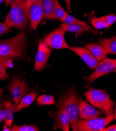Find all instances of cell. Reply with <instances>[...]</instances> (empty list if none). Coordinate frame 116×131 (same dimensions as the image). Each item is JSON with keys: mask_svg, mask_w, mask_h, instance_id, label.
I'll use <instances>...</instances> for the list:
<instances>
[{"mask_svg": "<svg viewBox=\"0 0 116 131\" xmlns=\"http://www.w3.org/2000/svg\"><path fill=\"white\" fill-rule=\"evenodd\" d=\"M101 18L104 20L107 25V28L108 29L111 25H112L116 21V16L113 14H110L108 15L101 17Z\"/></svg>", "mask_w": 116, "mask_h": 131, "instance_id": "d4e9b609", "label": "cell"}, {"mask_svg": "<svg viewBox=\"0 0 116 131\" xmlns=\"http://www.w3.org/2000/svg\"><path fill=\"white\" fill-rule=\"evenodd\" d=\"M102 131H116V124L104 128L102 130Z\"/></svg>", "mask_w": 116, "mask_h": 131, "instance_id": "f546056e", "label": "cell"}, {"mask_svg": "<svg viewBox=\"0 0 116 131\" xmlns=\"http://www.w3.org/2000/svg\"><path fill=\"white\" fill-rule=\"evenodd\" d=\"M38 0H26V6L27 10L29 8V7L35 2H36Z\"/></svg>", "mask_w": 116, "mask_h": 131, "instance_id": "f1b7e54d", "label": "cell"}, {"mask_svg": "<svg viewBox=\"0 0 116 131\" xmlns=\"http://www.w3.org/2000/svg\"><path fill=\"white\" fill-rule=\"evenodd\" d=\"M43 0H38L34 3L28 10V17L30 27L36 30L44 18V10L42 6Z\"/></svg>", "mask_w": 116, "mask_h": 131, "instance_id": "30bf717a", "label": "cell"}, {"mask_svg": "<svg viewBox=\"0 0 116 131\" xmlns=\"http://www.w3.org/2000/svg\"><path fill=\"white\" fill-rule=\"evenodd\" d=\"M114 119V115L112 113L105 117H97L91 120H79L77 123V130L102 131Z\"/></svg>", "mask_w": 116, "mask_h": 131, "instance_id": "5b68a950", "label": "cell"}, {"mask_svg": "<svg viewBox=\"0 0 116 131\" xmlns=\"http://www.w3.org/2000/svg\"><path fill=\"white\" fill-rule=\"evenodd\" d=\"M4 91V89L0 88V97H1V96L2 95V94H3Z\"/></svg>", "mask_w": 116, "mask_h": 131, "instance_id": "836d02e7", "label": "cell"}, {"mask_svg": "<svg viewBox=\"0 0 116 131\" xmlns=\"http://www.w3.org/2000/svg\"><path fill=\"white\" fill-rule=\"evenodd\" d=\"M38 105H52L55 103L53 96L49 95H44L39 97L36 100Z\"/></svg>", "mask_w": 116, "mask_h": 131, "instance_id": "44dd1931", "label": "cell"}, {"mask_svg": "<svg viewBox=\"0 0 116 131\" xmlns=\"http://www.w3.org/2000/svg\"><path fill=\"white\" fill-rule=\"evenodd\" d=\"M12 131H38L39 128L34 125L25 124L23 125H14L12 127Z\"/></svg>", "mask_w": 116, "mask_h": 131, "instance_id": "7402d4cb", "label": "cell"}, {"mask_svg": "<svg viewBox=\"0 0 116 131\" xmlns=\"http://www.w3.org/2000/svg\"><path fill=\"white\" fill-rule=\"evenodd\" d=\"M10 127L7 126V125L5 124L3 127V129H2V130L3 131H12V128H10Z\"/></svg>", "mask_w": 116, "mask_h": 131, "instance_id": "1f68e13d", "label": "cell"}, {"mask_svg": "<svg viewBox=\"0 0 116 131\" xmlns=\"http://www.w3.org/2000/svg\"><path fill=\"white\" fill-rule=\"evenodd\" d=\"M6 115V108L5 104L1 103L0 104V123L4 120Z\"/></svg>", "mask_w": 116, "mask_h": 131, "instance_id": "4316f807", "label": "cell"}, {"mask_svg": "<svg viewBox=\"0 0 116 131\" xmlns=\"http://www.w3.org/2000/svg\"><path fill=\"white\" fill-rule=\"evenodd\" d=\"M114 119L116 120V104H115V109H114Z\"/></svg>", "mask_w": 116, "mask_h": 131, "instance_id": "e575fe53", "label": "cell"}, {"mask_svg": "<svg viewBox=\"0 0 116 131\" xmlns=\"http://www.w3.org/2000/svg\"><path fill=\"white\" fill-rule=\"evenodd\" d=\"M58 109H63L67 113L73 130H77L79 117L80 100L77 96L75 88H72L56 103Z\"/></svg>", "mask_w": 116, "mask_h": 131, "instance_id": "6da1fadb", "label": "cell"}, {"mask_svg": "<svg viewBox=\"0 0 116 131\" xmlns=\"http://www.w3.org/2000/svg\"><path fill=\"white\" fill-rule=\"evenodd\" d=\"M115 68L116 67L111 59L107 58L99 62L95 71L93 73L88 77L84 78L86 84L87 86L90 85L97 78L114 71Z\"/></svg>", "mask_w": 116, "mask_h": 131, "instance_id": "52a82bcc", "label": "cell"}, {"mask_svg": "<svg viewBox=\"0 0 116 131\" xmlns=\"http://www.w3.org/2000/svg\"><path fill=\"white\" fill-rule=\"evenodd\" d=\"M26 40V37L23 32L7 40H0V56L8 57L12 60L24 58L27 46Z\"/></svg>", "mask_w": 116, "mask_h": 131, "instance_id": "7a4b0ae2", "label": "cell"}, {"mask_svg": "<svg viewBox=\"0 0 116 131\" xmlns=\"http://www.w3.org/2000/svg\"><path fill=\"white\" fill-rule=\"evenodd\" d=\"M15 1V0H6V2L7 3H8L9 5H12L13 2Z\"/></svg>", "mask_w": 116, "mask_h": 131, "instance_id": "d6a6232c", "label": "cell"}, {"mask_svg": "<svg viewBox=\"0 0 116 131\" xmlns=\"http://www.w3.org/2000/svg\"><path fill=\"white\" fill-rule=\"evenodd\" d=\"M92 26L96 29H102L107 28V25L101 17H94L91 21Z\"/></svg>", "mask_w": 116, "mask_h": 131, "instance_id": "cb8c5ba5", "label": "cell"}, {"mask_svg": "<svg viewBox=\"0 0 116 131\" xmlns=\"http://www.w3.org/2000/svg\"><path fill=\"white\" fill-rule=\"evenodd\" d=\"M98 45L106 50L108 53L116 55V37L110 38H100Z\"/></svg>", "mask_w": 116, "mask_h": 131, "instance_id": "2e32d148", "label": "cell"}, {"mask_svg": "<svg viewBox=\"0 0 116 131\" xmlns=\"http://www.w3.org/2000/svg\"><path fill=\"white\" fill-rule=\"evenodd\" d=\"M79 117L81 120H91L101 115L104 113L101 111L96 109L93 106L90 105L81 98H79Z\"/></svg>", "mask_w": 116, "mask_h": 131, "instance_id": "7c38bea8", "label": "cell"}, {"mask_svg": "<svg viewBox=\"0 0 116 131\" xmlns=\"http://www.w3.org/2000/svg\"><path fill=\"white\" fill-rule=\"evenodd\" d=\"M11 31L10 28H9L5 23H0V37Z\"/></svg>", "mask_w": 116, "mask_h": 131, "instance_id": "484cf974", "label": "cell"}, {"mask_svg": "<svg viewBox=\"0 0 116 131\" xmlns=\"http://www.w3.org/2000/svg\"><path fill=\"white\" fill-rule=\"evenodd\" d=\"M84 95L92 105L99 109L106 115L112 113L114 102L110 99L105 90L91 88L84 93Z\"/></svg>", "mask_w": 116, "mask_h": 131, "instance_id": "277c9868", "label": "cell"}, {"mask_svg": "<svg viewBox=\"0 0 116 131\" xmlns=\"http://www.w3.org/2000/svg\"><path fill=\"white\" fill-rule=\"evenodd\" d=\"M52 49L47 46L42 41L39 43L35 58V70L41 72L46 66Z\"/></svg>", "mask_w": 116, "mask_h": 131, "instance_id": "9c48e42d", "label": "cell"}, {"mask_svg": "<svg viewBox=\"0 0 116 131\" xmlns=\"http://www.w3.org/2000/svg\"><path fill=\"white\" fill-rule=\"evenodd\" d=\"M10 60H13L8 57L0 56V66H1V65H3L6 63V62H7Z\"/></svg>", "mask_w": 116, "mask_h": 131, "instance_id": "83f0119b", "label": "cell"}, {"mask_svg": "<svg viewBox=\"0 0 116 131\" xmlns=\"http://www.w3.org/2000/svg\"><path fill=\"white\" fill-rule=\"evenodd\" d=\"M112 60V62L113 63V64H114L115 67H116V59H111Z\"/></svg>", "mask_w": 116, "mask_h": 131, "instance_id": "d590c367", "label": "cell"}, {"mask_svg": "<svg viewBox=\"0 0 116 131\" xmlns=\"http://www.w3.org/2000/svg\"><path fill=\"white\" fill-rule=\"evenodd\" d=\"M5 106L6 108V115L4 119V122L6 125L9 127H11L13 121L14 111H15L17 104H15L14 105L12 106V104L10 102H7L5 104Z\"/></svg>", "mask_w": 116, "mask_h": 131, "instance_id": "d6986e66", "label": "cell"}, {"mask_svg": "<svg viewBox=\"0 0 116 131\" xmlns=\"http://www.w3.org/2000/svg\"><path fill=\"white\" fill-rule=\"evenodd\" d=\"M66 4V7H67V10L69 12H72V9H71V0H64Z\"/></svg>", "mask_w": 116, "mask_h": 131, "instance_id": "4dcf8cb0", "label": "cell"}, {"mask_svg": "<svg viewBox=\"0 0 116 131\" xmlns=\"http://www.w3.org/2000/svg\"><path fill=\"white\" fill-rule=\"evenodd\" d=\"M67 14L68 13L61 6L58 0H56L54 8L50 17V19H58L61 21V20L65 17Z\"/></svg>", "mask_w": 116, "mask_h": 131, "instance_id": "ac0fdd59", "label": "cell"}, {"mask_svg": "<svg viewBox=\"0 0 116 131\" xmlns=\"http://www.w3.org/2000/svg\"><path fill=\"white\" fill-rule=\"evenodd\" d=\"M37 94L34 92V91L24 96L22 98L20 102L17 104L15 111H17L22 109L29 107L33 102V101L35 100Z\"/></svg>", "mask_w": 116, "mask_h": 131, "instance_id": "e0dca14e", "label": "cell"}, {"mask_svg": "<svg viewBox=\"0 0 116 131\" xmlns=\"http://www.w3.org/2000/svg\"><path fill=\"white\" fill-rule=\"evenodd\" d=\"M86 48L91 52V53L99 62L107 58V52L99 45L88 43L86 45Z\"/></svg>", "mask_w": 116, "mask_h": 131, "instance_id": "9a60e30c", "label": "cell"}, {"mask_svg": "<svg viewBox=\"0 0 116 131\" xmlns=\"http://www.w3.org/2000/svg\"><path fill=\"white\" fill-rule=\"evenodd\" d=\"M56 1V0H43L42 6L44 10L43 19H50Z\"/></svg>", "mask_w": 116, "mask_h": 131, "instance_id": "ffe728a7", "label": "cell"}, {"mask_svg": "<svg viewBox=\"0 0 116 131\" xmlns=\"http://www.w3.org/2000/svg\"><path fill=\"white\" fill-rule=\"evenodd\" d=\"M69 49L80 57L91 70L95 69L99 63L87 48L69 46Z\"/></svg>", "mask_w": 116, "mask_h": 131, "instance_id": "8fae6325", "label": "cell"}, {"mask_svg": "<svg viewBox=\"0 0 116 131\" xmlns=\"http://www.w3.org/2000/svg\"><path fill=\"white\" fill-rule=\"evenodd\" d=\"M66 32V30L60 27L50 33L43 39L42 41L52 49H69V46L64 39V35Z\"/></svg>", "mask_w": 116, "mask_h": 131, "instance_id": "8992f818", "label": "cell"}, {"mask_svg": "<svg viewBox=\"0 0 116 131\" xmlns=\"http://www.w3.org/2000/svg\"><path fill=\"white\" fill-rule=\"evenodd\" d=\"M61 21L62 23L68 24H77V25H85L87 24L84 21L77 19L74 16L69 14V13H68L67 15L65 16V17L61 20Z\"/></svg>", "mask_w": 116, "mask_h": 131, "instance_id": "603a6c76", "label": "cell"}, {"mask_svg": "<svg viewBox=\"0 0 116 131\" xmlns=\"http://www.w3.org/2000/svg\"><path fill=\"white\" fill-rule=\"evenodd\" d=\"M114 72H115V73H116V68H115V69L114 70Z\"/></svg>", "mask_w": 116, "mask_h": 131, "instance_id": "74e56055", "label": "cell"}, {"mask_svg": "<svg viewBox=\"0 0 116 131\" xmlns=\"http://www.w3.org/2000/svg\"><path fill=\"white\" fill-rule=\"evenodd\" d=\"M7 88L16 104H17L22 98L30 91L29 88L25 84V81H21L15 76L13 78Z\"/></svg>", "mask_w": 116, "mask_h": 131, "instance_id": "ba28073f", "label": "cell"}, {"mask_svg": "<svg viewBox=\"0 0 116 131\" xmlns=\"http://www.w3.org/2000/svg\"><path fill=\"white\" fill-rule=\"evenodd\" d=\"M28 23V10L26 0H15L11 5L5 24L9 28H15L23 31L27 27Z\"/></svg>", "mask_w": 116, "mask_h": 131, "instance_id": "3957f363", "label": "cell"}, {"mask_svg": "<svg viewBox=\"0 0 116 131\" xmlns=\"http://www.w3.org/2000/svg\"><path fill=\"white\" fill-rule=\"evenodd\" d=\"M4 0H0V4H1L3 2Z\"/></svg>", "mask_w": 116, "mask_h": 131, "instance_id": "8d00e7d4", "label": "cell"}, {"mask_svg": "<svg viewBox=\"0 0 116 131\" xmlns=\"http://www.w3.org/2000/svg\"><path fill=\"white\" fill-rule=\"evenodd\" d=\"M60 27L67 31L74 32L76 34L81 33L84 31H90L97 34L99 33V31L96 29L93 28L88 24L85 25H77V24H68L66 23H62L60 25Z\"/></svg>", "mask_w": 116, "mask_h": 131, "instance_id": "5bb4252c", "label": "cell"}, {"mask_svg": "<svg viewBox=\"0 0 116 131\" xmlns=\"http://www.w3.org/2000/svg\"><path fill=\"white\" fill-rule=\"evenodd\" d=\"M56 122L54 125V128L57 129L60 128L64 131L70 130V121L66 112L63 109H58L55 114Z\"/></svg>", "mask_w": 116, "mask_h": 131, "instance_id": "4fadbf2b", "label": "cell"}]
</instances>
